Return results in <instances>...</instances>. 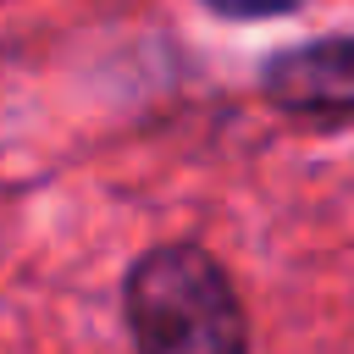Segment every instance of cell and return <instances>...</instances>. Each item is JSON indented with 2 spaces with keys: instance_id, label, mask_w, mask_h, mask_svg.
<instances>
[{
  "instance_id": "cell-1",
  "label": "cell",
  "mask_w": 354,
  "mask_h": 354,
  "mask_svg": "<svg viewBox=\"0 0 354 354\" xmlns=\"http://www.w3.org/2000/svg\"><path fill=\"white\" fill-rule=\"evenodd\" d=\"M127 326L138 354H249L232 282L205 249L171 243L133 266Z\"/></svg>"
},
{
  "instance_id": "cell-3",
  "label": "cell",
  "mask_w": 354,
  "mask_h": 354,
  "mask_svg": "<svg viewBox=\"0 0 354 354\" xmlns=\"http://www.w3.org/2000/svg\"><path fill=\"white\" fill-rule=\"evenodd\" d=\"M205 6H216L227 17H266V11H288L293 0H205Z\"/></svg>"
},
{
  "instance_id": "cell-2",
  "label": "cell",
  "mask_w": 354,
  "mask_h": 354,
  "mask_svg": "<svg viewBox=\"0 0 354 354\" xmlns=\"http://www.w3.org/2000/svg\"><path fill=\"white\" fill-rule=\"evenodd\" d=\"M271 94L282 105H354V39L288 55L271 66Z\"/></svg>"
}]
</instances>
